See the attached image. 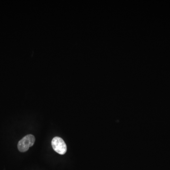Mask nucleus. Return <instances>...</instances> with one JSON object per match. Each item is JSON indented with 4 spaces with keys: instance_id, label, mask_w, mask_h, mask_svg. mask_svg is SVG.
I'll use <instances>...</instances> for the list:
<instances>
[{
    "instance_id": "nucleus-1",
    "label": "nucleus",
    "mask_w": 170,
    "mask_h": 170,
    "mask_svg": "<svg viewBox=\"0 0 170 170\" xmlns=\"http://www.w3.org/2000/svg\"><path fill=\"white\" fill-rule=\"evenodd\" d=\"M35 141V137L31 134L27 135L20 140L18 144V149L20 152L27 151L30 147L33 146Z\"/></svg>"
},
{
    "instance_id": "nucleus-2",
    "label": "nucleus",
    "mask_w": 170,
    "mask_h": 170,
    "mask_svg": "<svg viewBox=\"0 0 170 170\" xmlns=\"http://www.w3.org/2000/svg\"><path fill=\"white\" fill-rule=\"evenodd\" d=\"M52 146L53 150L59 154H64L67 152V145L61 137H56L52 138Z\"/></svg>"
}]
</instances>
